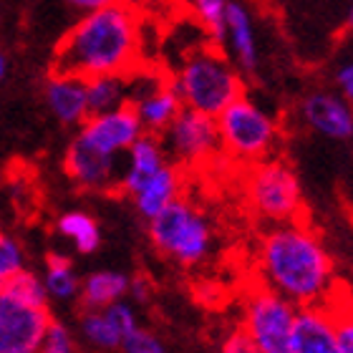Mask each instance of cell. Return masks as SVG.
Here are the masks:
<instances>
[{
	"label": "cell",
	"instance_id": "obj_1",
	"mask_svg": "<svg viewBox=\"0 0 353 353\" xmlns=\"http://www.w3.org/2000/svg\"><path fill=\"white\" fill-rule=\"evenodd\" d=\"M258 283L298 308L328 305L339 295L336 265L325 243L305 220L270 225L255 245Z\"/></svg>",
	"mask_w": 353,
	"mask_h": 353
},
{
	"label": "cell",
	"instance_id": "obj_2",
	"mask_svg": "<svg viewBox=\"0 0 353 353\" xmlns=\"http://www.w3.org/2000/svg\"><path fill=\"white\" fill-rule=\"evenodd\" d=\"M144 18L141 10L109 0L83 13L66 30L53 53V71L79 79L129 76L141 66Z\"/></svg>",
	"mask_w": 353,
	"mask_h": 353
},
{
	"label": "cell",
	"instance_id": "obj_3",
	"mask_svg": "<svg viewBox=\"0 0 353 353\" xmlns=\"http://www.w3.org/2000/svg\"><path fill=\"white\" fill-rule=\"evenodd\" d=\"M184 109L217 117L225 106L245 94V76L220 46L207 43L190 51L170 76Z\"/></svg>",
	"mask_w": 353,
	"mask_h": 353
},
{
	"label": "cell",
	"instance_id": "obj_4",
	"mask_svg": "<svg viewBox=\"0 0 353 353\" xmlns=\"http://www.w3.org/2000/svg\"><path fill=\"white\" fill-rule=\"evenodd\" d=\"M154 250L179 268H199L214 250V225L210 214L182 194L147 220Z\"/></svg>",
	"mask_w": 353,
	"mask_h": 353
},
{
	"label": "cell",
	"instance_id": "obj_5",
	"mask_svg": "<svg viewBox=\"0 0 353 353\" xmlns=\"http://www.w3.org/2000/svg\"><path fill=\"white\" fill-rule=\"evenodd\" d=\"M222 157L237 167H252L275 157L280 147V121L263 103L243 94L217 114Z\"/></svg>",
	"mask_w": 353,
	"mask_h": 353
},
{
	"label": "cell",
	"instance_id": "obj_6",
	"mask_svg": "<svg viewBox=\"0 0 353 353\" xmlns=\"http://www.w3.org/2000/svg\"><path fill=\"white\" fill-rule=\"evenodd\" d=\"M243 197L252 217L270 225L303 220V187L285 159L270 157L243 170Z\"/></svg>",
	"mask_w": 353,
	"mask_h": 353
},
{
	"label": "cell",
	"instance_id": "obj_7",
	"mask_svg": "<svg viewBox=\"0 0 353 353\" xmlns=\"http://www.w3.org/2000/svg\"><path fill=\"white\" fill-rule=\"evenodd\" d=\"M295 318L298 305L260 283L243 295L240 328L260 353H293Z\"/></svg>",
	"mask_w": 353,
	"mask_h": 353
},
{
	"label": "cell",
	"instance_id": "obj_8",
	"mask_svg": "<svg viewBox=\"0 0 353 353\" xmlns=\"http://www.w3.org/2000/svg\"><path fill=\"white\" fill-rule=\"evenodd\" d=\"M164 152L179 170H202L222 157L217 119L194 109H182L164 134H159Z\"/></svg>",
	"mask_w": 353,
	"mask_h": 353
},
{
	"label": "cell",
	"instance_id": "obj_9",
	"mask_svg": "<svg viewBox=\"0 0 353 353\" xmlns=\"http://www.w3.org/2000/svg\"><path fill=\"white\" fill-rule=\"evenodd\" d=\"M129 106L139 117L144 134H164V129L176 119V114L184 109L176 91L172 88L170 76H162L157 71L137 68L129 74Z\"/></svg>",
	"mask_w": 353,
	"mask_h": 353
},
{
	"label": "cell",
	"instance_id": "obj_10",
	"mask_svg": "<svg viewBox=\"0 0 353 353\" xmlns=\"http://www.w3.org/2000/svg\"><path fill=\"white\" fill-rule=\"evenodd\" d=\"M51 321L48 305H33L0 288V353H38Z\"/></svg>",
	"mask_w": 353,
	"mask_h": 353
},
{
	"label": "cell",
	"instance_id": "obj_11",
	"mask_svg": "<svg viewBox=\"0 0 353 353\" xmlns=\"http://www.w3.org/2000/svg\"><path fill=\"white\" fill-rule=\"evenodd\" d=\"M63 170L68 179L83 192H117L119 190V157H109L94 149L76 134L63 157Z\"/></svg>",
	"mask_w": 353,
	"mask_h": 353
},
{
	"label": "cell",
	"instance_id": "obj_12",
	"mask_svg": "<svg viewBox=\"0 0 353 353\" xmlns=\"http://www.w3.org/2000/svg\"><path fill=\"white\" fill-rule=\"evenodd\" d=\"M298 114L310 132L325 139L346 141L353 137V103L346 101L339 91L313 88L301 99Z\"/></svg>",
	"mask_w": 353,
	"mask_h": 353
},
{
	"label": "cell",
	"instance_id": "obj_13",
	"mask_svg": "<svg viewBox=\"0 0 353 353\" xmlns=\"http://www.w3.org/2000/svg\"><path fill=\"white\" fill-rule=\"evenodd\" d=\"M144 129H141L139 117L134 114V109L119 106L114 111H103V114H91V117L79 126V137L86 139L88 144L99 152L109 157H121L126 154L132 144L139 139Z\"/></svg>",
	"mask_w": 353,
	"mask_h": 353
},
{
	"label": "cell",
	"instance_id": "obj_14",
	"mask_svg": "<svg viewBox=\"0 0 353 353\" xmlns=\"http://www.w3.org/2000/svg\"><path fill=\"white\" fill-rule=\"evenodd\" d=\"M220 48L228 53V59L240 68L243 76L258 74L260 68L258 33H255V21H252L250 8L245 6L243 0H230Z\"/></svg>",
	"mask_w": 353,
	"mask_h": 353
},
{
	"label": "cell",
	"instance_id": "obj_15",
	"mask_svg": "<svg viewBox=\"0 0 353 353\" xmlns=\"http://www.w3.org/2000/svg\"><path fill=\"white\" fill-rule=\"evenodd\" d=\"M46 106L63 126H81L88 119L86 81L74 74L53 71L43 83Z\"/></svg>",
	"mask_w": 353,
	"mask_h": 353
},
{
	"label": "cell",
	"instance_id": "obj_16",
	"mask_svg": "<svg viewBox=\"0 0 353 353\" xmlns=\"http://www.w3.org/2000/svg\"><path fill=\"white\" fill-rule=\"evenodd\" d=\"M293 353H341L336 323H333L328 305L298 308Z\"/></svg>",
	"mask_w": 353,
	"mask_h": 353
},
{
	"label": "cell",
	"instance_id": "obj_17",
	"mask_svg": "<svg viewBox=\"0 0 353 353\" xmlns=\"http://www.w3.org/2000/svg\"><path fill=\"white\" fill-rule=\"evenodd\" d=\"M167 162H170V157L164 152L162 139H159L157 134H141L139 139L132 144V149L126 152V162H124V167H121L117 192L132 197L134 192L139 190L149 176L162 170Z\"/></svg>",
	"mask_w": 353,
	"mask_h": 353
},
{
	"label": "cell",
	"instance_id": "obj_18",
	"mask_svg": "<svg viewBox=\"0 0 353 353\" xmlns=\"http://www.w3.org/2000/svg\"><path fill=\"white\" fill-rule=\"evenodd\" d=\"M182 184L184 172L174 162H167L157 174L149 176L147 182L141 184L129 199L134 202V210L144 220H152L154 214L162 212L164 207L172 205L176 197H182Z\"/></svg>",
	"mask_w": 353,
	"mask_h": 353
},
{
	"label": "cell",
	"instance_id": "obj_19",
	"mask_svg": "<svg viewBox=\"0 0 353 353\" xmlns=\"http://www.w3.org/2000/svg\"><path fill=\"white\" fill-rule=\"evenodd\" d=\"M129 295V275L121 270H94L81 280L79 303L83 310H103Z\"/></svg>",
	"mask_w": 353,
	"mask_h": 353
},
{
	"label": "cell",
	"instance_id": "obj_20",
	"mask_svg": "<svg viewBox=\"0 0 353 353\" xmlns=\"http://www.w3.org/2000/svg\"><path fill=\"white\" fill-rule=\"evenodd\" d=\"M129 96H132L129 76H94V79H86L88 117L126 106Z\"/></svg>",
	"mask_w": 353,
	"mask_h": 353
},
{
	"label": "cell",
	"instance_id": "obj_21",
	"mask_svg": "<svg viewBox=\"0 0 353 353\" xmlns=\"http://www.w3.org/2000/svg\"><path fill=\"white\" fill-rule=\"evenodd\" d=\"M56 230L81 255H91L101 245V228H99V222L94 220V214L83 212V210H68V212H63L59 217V222H56Z\"/></svg>",
	"mask_w": 353,
	"mask_h": 353
},
{
	"label": "cell",
	"instance_id": "obj_22",
	"mask_svg": "<svg viewBox=\"0 0 353 353\" xmlns=\"http://www.w3.org/2000/svg\"><path fill=\"white\" fill-rule=\"evenodd\" d=\"M43 285L48 298L53 301H76L79 298V288H81V278L76 275L74 263L66 258V255H59V252H51L46 258V272H43Z\"/></svg>",
	"mask_w": 353,
	"mask_h": 353
},
{
	"label": "cell",
	"instance_id": "obj_23",
	"mask_svg": "<svg viewBox=\"0 0 353 353\" xmlns=\"http://www.w3.org/2000/svg\"><path fill=\"white\" fill-rule=\"evenodd\" d=\"M81 336L88 346L99 351H117L124 341V333L119 331V325L111 321L106 310H83Z\"/></svg>",
	"mask_w": 353,
	"mask_h": 353
},
{
	"label": "cell",
	"instance_id": "obj_24",
	"mask_svg": "<svg viewBox=\"0 0 353 353\" xmlns=\"http://www.w3.org/2000/svg\"><path fill=\"white\" fill-rule=\"evenodd\" d=\"M190 13L199 23V28L210 36V43L220 46L225 33V15H228L230 0H187Z\"/></svg>",
	"mask_w": 353,
	"mask_h": 353
},
{
	"label": "cell",
	"instance_id": "obj_25",
	"mask_svg": "<svg viewBox=\"0 0 353 353\" xmlns=\"http://www.w3.org/2000/svg\"><path fill=\"white\" fill-rule=\"evenodd\" d=\"M328 310L336 323V336H339L341 353H353V295L341 293L328 303Z\"/></svg>",
	"mask_w": 353,
	"mask_h": 353
},
{
	"label": "cell",
	"instance_id": "obj_26",
	"mask_svg": "<svg viewBox=\"0 0 353 353\" xmlns=\"http://www.w3.org/2000/svg\"><path fill=\"white\" fill-rule=\"evenodd\" d=\"M23 270H26V252L21 243L0 230V288H6Z\"/></svg>",
	"mask_w": 353,
	"mask_h": 353
},
{
	"label": "cell",
	"instance_id": "obj_27",
	"mask_svg": "<svg viewBox=\"0 0 353 353\" xmlns=\"http://www.w3.org/2000/svg\"><path fill=\"white\" fill-rule=\"evenodd\" d=\"M8 290L10 293H15L18 298H23V301L33 303V305H48V293H46V285L43 280L38 278L36 272L30 270H23L18 272L10 283H8Z\"/></svg>",
	"mask_w": 353,
	"mask_h": 353
},
{
	"label": "cell",
	"instance_id": "obj_28",
	"mask_svg": "<svg viewBox=\"0 0 353 353\" xmlns=\"http://www.w3.org/2000/svg\"><path fill=\"white\" fill-rule=\"evenodd\" d=\"M38 353H79V343H76L71 328L59 321H51L46 328V336L38 346Z\"/></svg>",
	"mask_w": 353,
	"mask_h": 353
},
{
	"label": "cell",
	"instance_id": "obj_29",
	"mask_svg": "<svg viewBox=\"0 0 353 353\" xmlns=\"http://www.w3.org/2000/svg\"><path fill=\"white\" fill-rule=\"evenodd\" d=\"M121 351L124 353H167V346H164L162 339H159L154 331L137 325L132 333L124 336Z\"/></svg>",
	"mask_w": 353,
	"mask_h": 353
},
{
	"label": "cell",
	"instance_id": "obj_30",
	"mask_svg": "<svg viewBox=\"0 0 353 353\" xmlns=\"http://www.w3.org/2000/svg\"><path fill=\"white\" fill-rule=\"evenodd\" d=\"M106 313H109V318L114 321V323L119 325V331L124 333H132L137 325H139V318H137V310H134L132 303H126V301H117V303H111L109 308H103Z\"/></svg>",
	"mask_w": 353,
	"mask_h": 353
},
{
	"label": "cell",
	"instance_id": "obj_31",
	"mask_svg": "<svg viewBox=\"0 0 353 353\" xmlns=\"http://www.w3.org/2000/svg\"><path fill=\"white\" fill-rule=\"evenodd\" d=\"M220 353H260V351L255 348V343H252V341L245 336L243 328H235V331L230 333L228 339L222 341Z\"/></svg>",
	"mask_w": 353,
	"mask_h": 353
},
{
	"label": "cell",
	"instance_id": "obj_32",
	"mask_svg": "<svg viewBox=\"0 0 353 353\" xmlns=\"http://www.w3.org/2000/svg\"><path fill=\"white\" fill-rule=\"evenodd\" d=\"M333 83H336V91H339L346 101L353 103V61H346L336 68V76H333Z\"/></svg>",
	"mask_w": 353,
	"mask_h": 353
},
{
	"label": "cell",
	"instance_id": "obj_33",
	"mask_svg": "<svg viewBox=\"0 0 353 353\" xmlns=\"http://www.w3.org/2000/svg\"><path fill=\"white\" fill-rule=\"evenodd\" d=\"M129 295H132L137 303H149L152 295H154V285L147 275H134L129 278Z\"/></svg>",
	"mask_w": 353,
	"mask_h": 353
},
{
	"label": "cell",
	"instance_id": "obj_34",
	"mask_svg": "<svg viewBox=\"0 0 353 353\" xmlns=\"http://www.w3.org/2000/svg\"><path fill=\"white\" fill-rule=\"evenodd\" d=\"M63 3H68V6L76 8V10H83V13H88V10H94V8L103 6V3H109V0H63Z\"/></svg>",
	"mask_w": 353,
	"mask_h": 353
},
{
	"label": "cell",
	"instance_id": "obj_35",
	"mask_svg": "<svg viewBox=\"0 0 353 353\" xmlns=\"http://www.w3.org/2000/svg\"><path fill=\"white\" fill-rule=\"evenodd\" d=\"M119 3H126V6L137 8V10H144V8L154 6V3H159V0H119Z\"/></svg>",
	"mask_w": 353,
	"mask_h": 353
},
{
	"label": "cell",
	"instance_id": "obj_36",
	"mask_svg": "<svg viewBox=\"0 0 353 353\" xmlns=\"http://www.w3.org/2000/svg\"><path fill=\"white\" fill-rule=\"evenodd\" d=\"M6 71H8V61H6V56L0 53V81L6 79Z\"/></svg>",
	"mask_w": 353,
	"mask_h": 353
},
{
	"label": "cell",
	"instance_id": "obj_37",
	"mask_svg": "<svg viewBox=\"0 0 353 353\" xmlns=\"http://www.w3.org/2000/svg\"><path fill=\"white\" fill-rule=\"evenodd\" d=\"M348 26L353 28V6H351V10H348Z\"/></svg>",
	"mask_w": 353,
	"mask_h": 353
}]
</instances>
